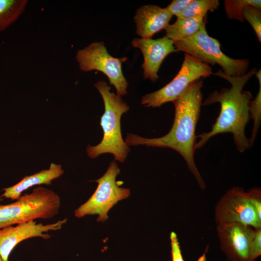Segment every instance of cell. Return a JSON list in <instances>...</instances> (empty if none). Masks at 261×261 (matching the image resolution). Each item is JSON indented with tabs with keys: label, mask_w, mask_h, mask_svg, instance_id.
<instances>
[{
	"label": "cell",
	"mask_w": 261,
	"mask_h": 261,
	"mask_svg": "<svg viewBox=\"0 0 261 261\" xmlns=\"http://www.w3.org/2000/svg\"><path fill=\"white\" fill-rule=\"evenodd\" d=\"M203 79L193 82L186 90L173 102L174 118L169 132L162 137L148 138L127 133L125 142L128 146L139 145L172 148L184 159L188 169L202 189L205 184L194 162L196 144L195 128L202 104Z\"/></svg>",
	"instance_id": "obj_1"
},
{
	"label": "cell",
	"mask_w": 261,
	"mask_h": 261,
	"mask_svg": "<svg viewBox=\"0 0 261 261\" xmlns=\"http://www.w3.org/2000/svg\"><path fill=\"white\" fill-rule=\"evenodd\" d=\"M256 67L245 74L231 76L225 74L221 70L213 74L228 81L230 88H222L210 94L203 104L207 105L219 102L220 111L210 131L199 134V140L196 143L195 149L201 148L212 137L219 133L230 132L237 149L243 152L250 146V143L245 132L249 119V104L252 99L251 93L243 90L249 79L255 74Z\"/></svg>",
	"instance_id": "obj_2"
},
{
	"label": "cell",
	"mask_w": 261,
	"mask_h": 261,
	"mask_svg": "<svg viewBox=\"0 0 261 261\" xmlns=\"http://www.w3.org/2000/svg\"><path fill=\"white\" fill-rule=\"evenodd\" d=\"M95 87L101 94L104 105V112L100 122L103 137L96 145H87V154L90 158L95 159L101 154L109 153L113 155L116 161L123 163L130 148L123 139L120 119L122 115L129 110V106L121 96L110 91V87L105 81H99Z\"/></svg>",
	"instance_id": "obj_3"
},
{
	"label": "cell",
	"mask_w": 261,
	"mask_h": 261,
	"mask_svg": "<svg viewBox=\"0 0 261 261\" xmlns=\"http://www.w3.org/2000/svg\"><path fill=\"white\" fill-rule=\"evenodd\" d=\"M16 200L8 204H0V229L38 218H51L58 213L61 206L57 193L41 187Z\"/></svg>",
	"instance_id": "obj_4"
},
{
	"label": "cell",
	"mask_w": 261,
	"mask_h": 261,
	"mask_svg": "<svg viewBox=\"0 0 261 261\" xmlns=\"http://www.w3.org/2000/svg\"><path fill=\"white\" fill-rule=\"evenodd\" d=\"M205 23L194 35L174 42L178 51H183L206 64H218L226 75L241 76L247 72L249 61L247 59H235L225 55L221 49L220 44L210 36Z\"/></svg>",
	"instance_id": "obj_5"
},
{
	"label": "cell",
	"mask_w": 261,
	"mask_h": 261,
	"mask_svg": "<svg viewBox=\"0 0 261 261\" xmlns=\"http://www.w3.org/2000/svg\"><path fill=\"white\" fill-rule=\"evenodd\" d=\"M120 170L115 160H113L105 174L95 180L98 187L90 198L74 211L76 218L97 214L98 221L108 219L109 210L118 202L126 199L130 195V189L119 187L116 177Z\"/></svg>",
	"instance_id": "obj_6"
},
{
	"label": "cell",
	"mask_w": 261,
	"mask_h": 261,
	"mask_svg": "<svg viewBox=\"0 0 261 261\" xmlns=\"http://www.w3.org/2000/svg\"><path fill=\"white\" fill-rule=\"evenodd\" d=\"M75 58L82 72H101L115 87L117 95L122 96L127 94L128 83L122 70V62L127 58H116L110 55L102 41L93 42L78 50Z\"/></svg>",
	"instance_id": "obj_7"
},
{
	"label": "cell",
	"mask_w": 261,
	"mask_h": 261,
	"mask_svg": "<svg viewBox=\"0 0 261 261\" xmlns=\"http://www.w3.org/2000/svg\"><path fill=\"white\" fill-rule=\"evenodd\" d=\"M213 74L211 67L185 53L181 67L175 77L166 86L155 92L143 96L141 104L146 107H158L173 102L179 97L193 82Z\"/></svg>",
	"instance_id": "obj_8"
},
{
	"label": "cell",
	"mask_w": 261,
	"mask_h": 261,
	"mask_svg": "<svg viewBox=\"0 0 261 261\" xmlns=\"http://www.w3.org/2000/svg\"><path fill=\"white\" fill-rule=\"evenodd\" d=\"M215 216L218 224L235 223L254 229L261 228V218L248 192L239 187L229 189L220 199L216 208Z\"/></svg>",
	"instance_id": "obj_9"
},
{
	"label": "cell",
	"mask_w": 261,
	"mask_h": 261,
	"mask_svg": "<svg viewBox=\"0 0 261 261\" xmlns=\"http://www.w3.org/2000/svg\"><path fill=\"white\" fill-rule=\"evenodd\" d=\"M67 219L59 220L54 223L44 225L34 220L8 226L0 229V257L3 261H8L9 256L15 246L21 242L32 237L48 239L47 232L61 229Z\"/></svg>",
	"instance_id": "obj_10"
},
{
	"label": "cell",
	"mask_w": 261,
	"mask_h": 261,
	"mask_svg": "<svg viewBox=\"0 0 261 261\" xmlns=\"http://www.w3.org/2000/svg\"><path fill=\"white\" fill-rule=\"evenodd\" d=\"M254 229L235 223L218 225L221 248L229 261H251L250 247Z\"/></svg>",
	"instance_id": "obj_11"
},
{
	"label": "cell",
	"mask_w": 261,
	"mask_h": 261,
	"mask_svg": "<svg viewBox=\"0 0 261 261\" xmlns=\"http://www.w3.org/2000/svg\"><path fill=\"white\" fill-rule=\"evenodd\" d=\"M131 45L141 51L144 59V77L152 81L159 79L158 72L165 58L171 53L178 52L174 42L166 36L157 39H134Z\"/></svg>",
	"instance_id": "obj_12"
},
{
	"label": "cell",
	"mask_w": 261,
	"mask_h": 261,
	"mask_svg": "<svg viewBox=\"0 0 261 261\" xmlns=\"http://www.w3.org/2000/svg\"><path fill=\"white\" fill-rule=\"evenodd\" d=\"M172 17L166 8L151 4L142 6L137 9L134 17L136 33L142 38H151L167 27Z\"/></svg>",
	"instance_id": "obj_13"
},
{
	"label": "cell",
	"mask_w": 261,
	"mask_h": 261,
	"mask_svg": "<svg viewBox=\"0 0 261 261\" xmlns=\"http://www.w3.org/2000/svg\"><path fill=\"white\" fill-rule=\"evenodd\" d=\"M64 172L61 165L51 163L48 169L43 170L32 175L25 176L14 185L3 188L4 192L1 197L12 200H17L24 191L32 186L42 184L51 185L52 181L61 176Z\"/></svg>",
	"instance_id": "obj_14"
},
{
	"label": "cell",
	"mask_w": 261,
	"mask_h": 261,
	"mask_svg": "<svg viewBox=\"0 0 261 261\" xmlns=\"http://www.w3.org/2000/svg\"><path fill=\"white\" fill-rule=\"evenodd\" d=\"M206 17L201 16L177 18L165 29L166 36L173 42L190 37L198 32L206 23Z\"/></svg>",
	"instance_id": "obj_15"
},
{
	"label": "cell",
	"mask_w": 261,
	"mask_h": 261,
	"mask_svg": "<svg viewBox=\"0 0 261 261\" xmlns=\"http://www.w3.org/2000/svg\"><path fill=\"white\" fill-rule=\"evenodd\" d=\"M27 0H0V32L14 23L24 11Z\"/></svg>",
	"instance_id": "obj_16"
},
{
	"label": "cell",
	"mask_w": 261,
	"mask_h": 261,
	"mask_svg": "<svg viewBox=\"0 0 261 261\" xmlns=\"http://www.w3.org/2000/svg\"><path fill=\"white\" fill-rule=\"evenodd\" d=\"M219 5L218 0H192L177 18L201 16L205 17L208 12H213Z\"/></svg>",
	"instance_id": "obj_17"
},
{
	"label": "cell",
	"mask_w": 261,
	"mask_h": 261,
	"mask_svg": "<svg viewBox=\"0 0 261 261\" xmlns=\"http://www.w3.org/2000/svg\"><path fill=\"white\" fill-rule=\"evenodd\" d=\"M224 4L227 18L236 19L241 22L244 20L243 11L246 6L251 5L260 9L261 8L260 0H225Z\"/></svg>",
	"instance_id": "obj_18"
},
{
	"label": "cell",
	"mask_w": 261,
	"mask_h": 261,
	"mask_svg": "<svg viewBox=\"0 0 261 261\" xmlns=\"http://www.w3.org/2000/svg\"><path fill=\"white\" fill-rule=\"evenodd\" d=\"M259 81V89L258 92L253 100L249 104V115L254 121L253 127L252 131L251 136L249 139L250 146L254 142L258 129L259 128L261 120V71L260 69L256 72L255 74Z\"/></svg>",
	"instance_id": "obj_19"
},
{
	"label": "cell",
	"mask_w": 261,
	"mask_h": 261,
	"mask_svg": "<svg viewBox=\"0 0 261 261\" xmlns=\"http://www.w3.org/2000/svg\"><path fill=\"white\" fill-rule=\"evenodd\" d=\"M244 19L252 26L258 41L261 42V11L255 7L247 5L243 11Z\"/></svg>",
	"instance_id": "obj_20"
},
{
	"label": "cell",
	"mask_w": 261,
	"mask_h": 261,
	"mask_svg": "<svg viewBox=\"0 0 261 261\" xmlns=\"http://www.w3.org/2000/svg\"><path fill=\"white\" fill-rule=\"evenodd\" d=\"M261 254V228L254 229V232L250 243V255L251 261Z\"/></svg>",
	"instance_id": "obj_21"
},
{
	"label": "cell",
	"mask_w": 261,
	"mask_h": 261,
	"mask_svg": "<svg viewBox=\"0 0 261 261\" xmlns=\"http://www.w3.org/2000/svg\"><path fill=\"white\" fill-rule=\"evenodd\" d=\"M192 0H174L166 7L170 14L178 16L190 3Z\"/></svg>",
	"instance_id": "obj_22"
},
{
	"label": "cell",
	"mask_w": 261,
	"mask_h": 261,
	"mask_svg": "<svg viewBox=\"0 0 261 261\" xmlns=\"http://www.w3.org/2000/svg\"><path fill=\"white\" fill-rule=\"evenodd\" d=\"M172 261H184L182 255L178 240L176 233L172 232L170 234Z\"/></svg>",
	"instance_id": "obj_23"
},
{
	"label": "cell",
	"mask_w": 261,
	"mask_h": 261,
	"mask_svg": "<svg viewBox=\"0 0 261 261\" xmlns=\"http://www.w3.org/2000/svg\"><path fill=\"white\" fill-rule=\"evenodd\" d=\"M251 201L259 216L261 218V191L259 188L250 189L248 191Z\"/></svg>",
	"instance_id": "obj_24"
},
{
	"label": "cell",
	"mask_w": 261,
	"mask_h": 261,
	"mask_svg": "<svg viewBox=\"0 0 261 261\" xmlns=\"http://www.w3.org/2000/svg\"><path fill=\"white\" fill-rule=\"evenodd\" d=\"M0 261H3V260H2L0 257Z\"/></svg>",
	"instance_id": "obj_25"
}]
</instances>
